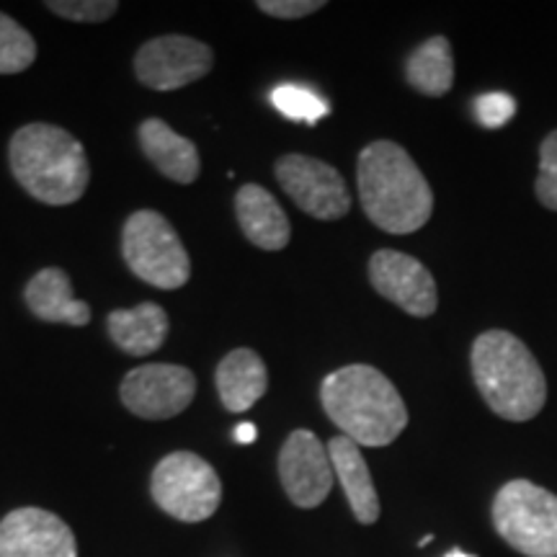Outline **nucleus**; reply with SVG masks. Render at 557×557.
<instances>
[{
  "label": "nucleus",
  "mask_w": 557,
  "mask_h": 557,
  "mask_svg": "<svg viewBox=\"0 0 557 557\" xmlns=\"http://www.w3.org/2000/svg\"><path fill=\"white\" fill-rule=\"evenodd\" d=\"M369 282L382 297L413 318H429L438 308V292L431 271L400 250H377L369 259Z\"/></svg>",
  "instance_id": "obj_12"
},
{
  "label": "nucleus",
  "mask_w": 557,
  "mask_h": 557,
  "mask_svg": "<svg viewBox=\"0 0 557 557\" xmlns=\"http://www.w3.org/2000/svg\"><path fill=\"white\" fill-rule=\"evenodd\" d=\"M472 380L485 406L511 423L532 421L547 403V380L534 354L508 331L480 333L470 351Z\"/></svg>",
  "instance_id": "obj_3"
},
{
  "label": "nucleus",
  "mask_w": 557,
  "mask_h": 557,
  "mask_svg": "<svg viewBox=\"0 0 557 557\" xmlns=\"http://www.w3.org/2000/svg\"><path fill=\"white\" fill-rule=\"evenodd\" d=\"M447 557H475V555H468V553H462V549H451V553H449Z\"/></svg>",
  "instance_id": "obj_28"
},
{
  "label": "nucleus",
  "mask_w": 557,
  "mask_h": 557,
  "mask_svg": "<svg viewBox=\"0 0 557 557\" xmlns=\"http://www.w3.org/2000/svg\"><path fill=\"white\" fill-rule=\"evenodd\" d=\"M534 191L542 205L557 212V129L549 132L540 145V176Z\"/></svg>",
  "instance_id": "obj_24"
},
{
  "label": "nucleus",
  "mask_w": 557,
  "mask_h": 557,
  "mask_svg": "<svg viewBox=\"0 0 557 557\" xmlns=\"http://www.w3.org/2000/svg\"><path fill=\"white\" fill-rule=\"evenodd\" d=\"M406 78L418 94L444 96L455 83V58L447 37H431L410 52Z\"/></svg>",
  "instance_id": "obj_20"
},
{
  "label": "nucleus",
  "mask_w": 557,
  "mask_h": 557,
  "mask_svg": "<svg viewBox=\"0 0 557 557\" xmlns=\"http://www.w3.org/2000/svg\"><path fill=\"white\" fill-rule=\"evenodd\" d=\"M214 54L205 41L169 34L150 39L135 54V73L152 90H178L197 83L212 70Z\"/></svg>",
  "instance_id": "obj_10"
},
{
  "label": "nucleus",
  "mask_w": 557,
  "mask_h": 557,
  "mask_svg": "<svg viewBox=\"0 0 557 557\" xmlns=\"http://www.w3.org/2000/svg\"><path fill=\"white\" fill-rule=\"evenodd\" d=\"M323 5H325L323 0H259L256 9L267 13V16L292 21V18L312 16V13L323 9Z\"/></svg>",
  "instance_id": "obj_26"
},
{
  "label": "nucleus",
  "mask_w": 557,
  "mask_h": 557,
  "mask_svg": "<svg viewBox=\"0 0 557 557\" xmlns=\"http://www.w3.org/2000/svg\"><path fill=\"white\" fill-rule=\"evenodd\" d=\"M493 527L527 557H557V496L532 480H511L493 498Z\"/></svg>",
  "instance_id": "obj_5"
},
{
  "label": "nucleus",
  "mask_w": 557,
  "mask_h": 557,
  "mask_svg": "<svg viewBox=\"0 0 557 557\" xmlns=\"http://www.w3.org/2000/svg\"><path fill=\"white\" fill-rule=\"evenodd\" d=\"M274 171L278 186L310 218L341 220L351 209L344 176L325 160L292 152L276 160Z\"/></svg>",
  "instance_id": "obj_8"
},
{
  "label": "nucleus",
  "mask_w": 557,
  "mask_h": 557,
  "mask_svg": "<svg viewBox=\"0 0 557 557\" xmlns=\"http://www.w3.org/2000/svg\"><path fill=\"white\" fill-rule=\"evenodd\" d=\"M357 184L364 214L385 233H416L434 212L426 176L406 148L389 139H377L359 152Z\"/></svg>",
  "instance_id": "obj_1"
},
{
  "label": "nucleus",
  "mask_w": 557,
  "mask_h": 557,
  "mask_svg": "<svg viewBox=\"0 0 557 557\" xmlns=\"http://www.w3.org/2000/svg\"><path fill=\"white\" fill-rule=\"evenodd\" d=\"M329 455L354 517L359 524H374L380 519V496L359 444H354L348 436H336L329 442Z\"/></svg>",
  "instance_id": "obj_17"
},
{
  "label": "nucleus",
  "mask_w": 557,
  "mask_h": 557,
  "mask_svg": "<svg viewBox=\"0 0 557 557\" xmlns=\"http://www.w3.org/2000/svg\"><path fill=\"white\" fill-rule=\"evenodd\" d=\"M256 436H259V431H256V426L250 421L240 423V426L235 429V442L238 444H253Z\"/></svg>",
  "instance_id": "obj_27"
},
{
  "label": "nucleus",
  "mask_w": 557,
  "mask_h": 557,
  "mask_svg": "<svg viewBox=\"0 0 557 557\" xmlns=\"http://www.w3.org/2000/svg\"><path fill=\"white\" fill-rule=\"evenodd\" d=\"M109 336L129 357H150L169 338L171 320L156 302H143L132 310H114L107 318Z\"/></svg>",
  "instance_id": "obj_19"
},
{
  "label": "nucleus",
  "mask_w": 557,
  "mask_h": 557,
  "mask_svg": "<svg viewBox=\"0 0 557 557\" xmlns=\"http://www.w3.org/2000/svg\"><path fill=\"white\" fill-rule=\"evenodd\" d=\"M122 253L132 274L158 289H181L191 276V259L178 233L152 209H139L124 222Z\"/></svg>",
  "instance_id": "obj_6"
},
{
  "label": "nucleus",
  "mask_w": 557,
  "mask_h": 557,
  "mask_svg": "<svg viewBox=\"0 0 557 557\" xmlns=\"http://www.w3.org/2000/svg\"><path fill=\"white\" fill-rule=\"evenodd\" d=\"M235 214L246 238L261 250H282L289 246L292 225L282 205L259 184L240 186L235 194Z\"/></svg>",
  "instance_id": "obj_14"
},
{
  "label": "nucleus",
  "mask_w": 557,
  "mask_h": 557,
  "mask_svg": "<svg viewBox=\"0 0 557 557\" xmlns=\"http://www.w3.org/2000/svg\"><path fill=\"white\" fill-rule=\"evenodd\" d=\"M120 395L129 413L145 421H165L191 406L197 377L178 364H145L122 380Z\"/></svg>",
  "instance_id": "obj_9"
},
{
  "label": "nucleus",
  "mask_w": 557,
  "mask_h": 557,
  "mask_svg": "<svg viewBox=\"0 0 557 557\" xmlns=\"http://www.w3.org/2000/svg\"><path fill=\"white\" fill-rule=\"evenodd\" d=\"M152 500L165 513L186 524H197L220 508L222 483L207 459L194 451H173L152 470Z\"/></svg>",
  "instance_id": "obj_7"
},
{
  "label": "nucleus",
  "mask_w": 557,
  "mask_h": 557,
  "mask_svg": "<svg viewBox=\"0 0 557 557\" xmlns=\"http://www.w3.org/2000/svg\"><path fill=\"white\" fill-rule=\"evenodd\" d=\"M37 60V41L18 21L0 13V75L24 73Z\"/></svg>",
  "instance_id": "obj_21"
},
{
  "label": "nucleus",
  "mask_w": 557,
  "mask_h": 557,
  "mask_svg": "<svg viewBox=\"0 0 557 557\" xmlns=\"http://www.w3.org/2000/svg\"><path fill=\"white\" fill-rule=\"evenodd\" d=\"M9 163L16 181L41 205H75L88 189L90 165L83 145L67 129L34 122L11 137Z\"/></svg>",
  "instance_id": "obj_4"
},
{
  "label": "nucleus",
  "mask_w": 557,
  "mask_h": 557,
  "mask_svg": "<svg viewBox=\"0 0 557 557\" xmlns=\"http://www.w3.org/2000/svg\"><path fill=\"white\" fill-rule=\"evenodd\" d=\"M269 389L267 364L253 348H235L218 367L220 403L230 413H246Z\"/></svg>",
  "instance_id": "obj_18"
},
{
  "label": "nucleus",
  "mask_w": 557,
  "mask_h": 557,
  "mask_svg": "<svg viewBox=\"0 0 557 557\" xmlns=\"http://www.w3.org/2000/svg\"><path fill=\"white\" fill-rule=\"evenodd\" d=\"M45 5L54 16L78 21V24H101L120 11L116 0H50Z\"/></svg>",
  "instance_id": "obj_23"
},
{
  "label": "nucleus",
  "mask_w": 557,
  "mask_h": 557,
  "mask_svg": "<svg viewBox=\"0 0 557 557\" xmlns=\"http://www.w3.org/2000/svg\"><path fill=\"white\" fill-rule=\"evenodd\" d=\"M271 103L292 122L318 124L323 116H329V103L320 99L318 94H312L310 88L295 86V83H284V86L274 88Z\"/></svg>",
  "instance_id": "obj_22"
},
{
  "label": "nucleus",
  "mask_w": 557,
  "mask_h": 557,
  "mask_svg": "<svg viewBox=\"0 0 557 557\" xmlns=\"http://www.w3.org/2000/svg\"><path fill=\"white\" fill-rule=\"evenodd\" d=\"M139 145L156 169L176 184H194L199 178L201 160L191 139L178 135L163 120H145L139 124Z\"/></svg>",
  "instance_id": "obj_16"
},
{
  "label": "nucleus",
  "mask_w": 557,
  "mask_h": 557,
  "mask_svg": "<svg viewBox=\"0 0 557 557\" xmlns=\"http://www.w3.org/2000/svg\"><path fill=\"white\" fill-rule=\"evenodd\" d=\"M278 478L292 504L299 508L320 506L336 483L329 447L312 431H292L278 451Z\"/></svg>",
  "instance_id": "obj_11"
},
{
  "label": "nucleus",
  "mask_w": 557,
  "mask_h": 557,
  "mask_svg": "<svg viewBox=\"0 0 557 557\" xmlns=\"http://www.w3.org/2000/svg\"><path fill=\"white\" fill-rule=\"evenodd\" d=\"M513 114H517V101L508 94H500V90H496V94H483L475 101L478 122L487 129L504 127L506 122H511Z\"/></svg>",
  "instance_id": "obj_25"
},
{
  "label": "nucleus",
  "mask_w": 557,
  "mask_h": 557,
  "mask_svg": "<svg viewBox=\"0 0 557 557\" xmlns=\"http://www.w3.org/2000/svg\"><path fill=\"white\" fill-rule=\"evenodd\" d=\"M24 299L26 308L45 323H65L73 329L90 323V308L83 299H75L70 276L58 267L34 274L24 289Z\"/></svg>",
  "instance_id": "obj_15"
},
{
  "label": "nucleus",
  "mask_w": 557,
  "mask_h": 557,
  "mask_svg": "<svg viewBox=\"0 0 557 557\" xmlns=\"http://www.w3.org/2000/svg\"><path fill=\"white\" fill-rule=\"evenodd\" d=\"M323 410L359 447H387L408 426V408L398 387L380 369L348 364L320 385Z\"/></svg>",
  "instance_id": "obj_2"
},
{
  "label": "nucleus",
  "mask_w": 557,
  "mask_h": 557,
  "mask_svg": "<svg viewBox=\"0 0 557 557\" xmlns=\"http://www.w3.org/2000/svg\"><path fill=\"white\" fill-rule=\"evenodd\" d=\"M0 557H78V542L58 513L26 506L0 521Z\"/></svg>",
  "instance_id": "obj_13"
}]
</instances>
